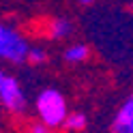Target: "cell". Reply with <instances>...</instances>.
Returning a JSON list of instances; mask_svg holds the SVG:
<instances>
[{
  "mask_svg": "<svg viewBox=\"0 0 133 133\" xmlns=\"http://www.w3.org/2000/svg\"><path fill=\"white\" fill-rule=\"evenodd\" d=\"M62 129L71 131V133H82V131H86V129H88V116H86V112H82V110L69 112V116H66Z\"/></svg>",
  "mask_w": 133,
  "mask_h": 133,
  "instance_id": "obj_7",
  "label": "cell"
},
{
  "mask_svg": "<svg viewBox=\"0 0 133 133\" xmlns=\"http://www.w3.org/2000/svg\"><path fill=\"white\" fill-rule=\"evenodd\" d=\"M26 131H28V133H54V129H52V127H47V124H45V122H41V120L30 122Z\"/></svg>",
  "mask_w": 133,
  "mask_h": 133,
  "instance_id": "obj_9",
  "label": "cell"
},
{
  "mask_svg": "<svg viewBox=\"0 0 133 133\" xmlns=\"http://www.w3.org/2000/svg\"><path fill=\"white\" fill-rule=\"evenodd\" d=\"M49 60V52L41 45H30L28 49V58H26V64H32V66H43L47 64Z\"/></svg>",
  "mask_w": 133,
  "mask_h": 133,
  "instance_id": "obj_8",
  "label": "cell"
},
{
  "mask_svg": "<svg viewBox=\"0 0 133 133\" xmlns=\"http://www.w3.org/2000/svg\"><path fill=\"white\" fill-rule=\"evenodd\" d=\"M69 103H66V97L60 88H43L39 90L37 97H35V114H37V120L45 122L47 127L56 129H62L64 127V120L69 116Z\"/></svg>",
  "mask_w": 133,
  "mask_h": 133,
  "instance_id": "obj_1",
  "label": "cell"
},
{
  "mask_svg": "<svg viewBox=\"0 0 133 133\" xmlns=\"http://www.w3.org/2000/svg\"><path fill=\"white\" fill-rule=\"evenodd\" d=\"M45 35L52 41H66L73 35V22L69 17H52L45 22Z\"/></svg>",
  "mask_w": 133,
  "mask_h": 133,
  "instance_id": "obj_5",
  "label": "cell"
},
{
  "mask_svg": "<svg viewBox=\"0 0 133 133\" xmlns=\"http://www.w3.org/2000/svg\"><path fill=\"white\" fill-rule=\"evenodd\" d=\"M129 9H131V11H133V2H131V6H129Z\"/></svg>",
  "mask_w": 133,
  "mask_h": 133,
  "instance_id": "obj_11",
  "label": "cell"
},
{
  "mask_svg": "<svg viewBox=\"0 0 133 133\" xmlns=\"http://www.w3.org/2000/svg\"><path fill=\"white\" fill-rule=\"evenodd\" d=\"M62 60L69 66H77L90 60V47L86 43H69L62 49Z\"/></svg>",
  "mask_w": 133,
  "mask_h": 133,
  "instance_id": "obj_6",
  "label": "cell"
},
{
  "mask_svg": "<svg viewBox=\"0 0 133 133\" xmlns=\"http://www.w3.org/2000/svg\"><path fill=\"white\" fill-rule=\"evenodd\" d=\"M112 133H133V92L118 105L112 118Z\"/></svg>",
  "mask_w": 133,
  "mask_h": 133,
  "instance_id": "obj_4",
  "label": "cell"
},
{
  "mask_svg": "<svg viewBox=\"0 0 133 133\" xmlns=\"http://www.w3.org/2000/svg\"><path fill=\"white\" fill-rule=\"evenodd\" d=\"M0 107L11 116H24L28 110V99L19 79L2 64H0Z\"/></svg>",
  "mask_w": 133,
  "mask_h": 133,
  "instance_id": "obj_3",
  "label": "cell"
},
{
  "mask_svg": "<svg viewBox=\"0 0 133 133\" xmlns=\"http://www.w3.org/2000/svg\"><path fill=\"white\" fill-rule=\"evenodd\" d=\"M77 2H79L82 6H88V4H92V2H95V0H77Z\"/></svg>",
  "mask_w": 133,
  "mask_h": 133,
  "instance_id": "obj_10",
  "label": "cell"
},
{
  "mask_svg": "<svg viewBox=\"0 0 133 133\" xmlns=\"http://www.w3.org/2000/svg\"><path fill=\"white\" fill-rule=\"evenodd\" d=\"M28 49L30 41L26 39L24 32H19L9 22H0V62L13 66L26 64Z\"/></svg>",
  "mask_w": 133,
  "mask_h": 133,
  "instance_id": "obj_2",
  "label": "cell"
}]
</instances>
